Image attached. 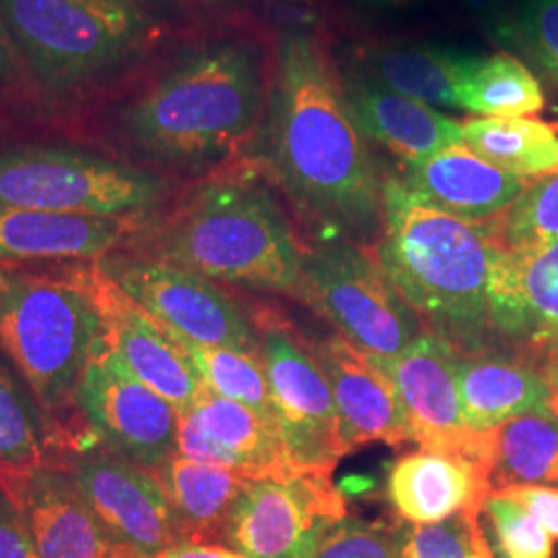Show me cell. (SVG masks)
Masks as SVG:
<instances>
[{
	"instance_id": "6da1fadb",
	"label": "cell",
	"mask_w": 558,
	"mask_h": 558,
	"mask_svg": "<svg viewBox=\"0 0 558 558\" xmlns=\"http://www.w3.org/2000/svg\"><path fill=\"white\" fill-rule=\"evenodd\" d=\"M274 46L246 27L168 44L89 114L119 160L199 180L246 160L267 106Z\"/></svg>"
},
{
	"instance_id": "7a4b0ae2",
	"label": "cell",
	"mask_w": 558,
	"mask_h": 558,
	"mask_svg": "<svg viewBox=\"0 0 558 558\" xmlns=\"http://www.w3.org/2000/svg\"><path fill=\"white\" fill-rule=\"evenodd\" d=\"M248 160L283 195L308 239L377 244L387 177L319 32L290 25L274 44L267 106Z\"/></svg>"
},
{
	"instance_id": "3957f363",
	"label": "cell",
	"mask_w": 558,
	"mask_h": 558,
	"mask_svg": "<svg viewBox=\"0 0 558 558\" xmlns=\"http://www.w3.org/2000/svg\"><path fill=\"white\" fill-rule=\"evenodd\" d=\"M124 251L244 290L300 296L304 242L251 160L180 191Z\"/></svg>"
},
{
	"instance_id": "277c9868",
	"label": "cell",
	"mask_w": 558,
	"mask_h": 558,
	"mask_svg": "<svg viewBox=\"0 0 558 558\" xmlns=\"http://www.w3.org/2000/svg\"><path fill=\"white\" fill-rule=\"evenodd\" d=\"M371 251L424 333L449 341L461 354L486 348L493 336L490 279L500 255L493 220L449 216L387 177L383 232Z\"/></svg>"
},
{
	"instance_id": "5b68a950",
	"label": "cell",
	"mask_w": 558,
	"mask_h": 558,
	"mask_svg": "<svg viewBox=\"0 0 558 558\" xmlns=\"http://www.w3.org/2000/svg\"><path fill=\"white\" fill-rule=\"evenodd\" d=\"M0 15L48 106L112 92L170 44V21L126 0H0Z\"/></svg>"
},
{
	"instance_id": "8992f818",
	"label": "cell",
	"mask_w": 558,
	"mask_h": 558,
	"mask_svg": "<svg viewBox=\"0 0 558 558\" xmlns=\"http://www.w3.org/2000/svg\"><path fill=\"white\" fill-rule=\"evenodd\" d=\"M104 341L87 269L52 276L0 267V348L44 412L75 405L83 373Z\"/></svg>"
},
{
	"instance_id": "52a82bcc",
	"label": "cell",
	"mask_w": 558,
	"mask_h": 558,
	"mask_svg": "<svg viewBox=\"0 0 558 558\" xmlns=\"http://www.w3.org/2000/svg\"><path fill=\"white\" fill-rule=\"evenodd\" d=\"M179 193V180L92 149L0 147V207L149 220Z\"/></svg>"
},
{
	"instance_id": "ba28073f",
	"label": "cell",
	"mask_w": 558,
	"mask_h": 558,
	"mask_svg": "<svg viewBox=\"0 0 558 558\" xmlns=\"http://www.w3.org/2000/svg\"><path fill=\"white\" fill-rule=\"evenodd\" d=\"M300 299L366 356H396L422 331L373 251L348 240L304 242Z\"/></svg>"
},
{
	"instance_id": "9c48e42d",
	"label": "cell",
	"mask_w": 558,
	"mask_h": 558,
	"mask_svg": "<svg viewBox=\"0 0 558 558\" xmlns=\"http://www.w3.org/2000/svg\"><path fill=\"white\" fill-rule=\"evenodd\" d=\"M92 265L172 336L260 354L257 323L211 279L129 251L110 253Z\"/></svg>"
},
{
	"instance_id": "30bf717a",
	"label": "cell",
	"mask_w": 558,
	"mask_h": 558,
	"mask_svg": "<svg viewBox=\"0 0 558 558\" xmlns=\"http://www.w3.org/2000/svg\"><path fill=\"white\" fill-rule=\"evenodd\" d=\"M345 518L331 474L251 480L220 539L246 558H315Z\"/></svg>"
},
{
	"instance_id": "8fae6325",
	"label": "cell",
	"mask_w": 558,
	"mask_h": 558,
	"mask_svg": "<svg viewBox=\"0 0 558 558\" xmlns=\"http://www.w3.org/2000/svg\"><path fill=\"white\" fill-rule=\"evenodd\" d=\"M276 317L265 313L255 323L279 428L304 470L333 474L339 459L350 449L341 437L329 383L313 343Z\"/></svg>"
},
{
	"instance_id": "7c38bea8",
	"label": "cell",
	"mask_w": 558,
	"mask_h": 558,
	"mask_svg": "<svg viewBox=\"0 0 558 558\" xmlns=\"http://www.w3.org/2000/svg\"><path fill=\"white\" fill-rule=\"evenodd\" d=\"M458 356L449 341L424 333L396 356L368 359L391 380L420 451L472 459L488 470L490 433H476L465 422L456 380Z\"/></svg>"
},
{
	"instance_id": "4fadbf2b",
	"label": "cell",
	"mask_w": 558,
	"mask_h": 558,
	"mask_svg": "<svg viewBox=\"0 0 558 558\" xmlns=\"http://www.w3.org/2000/svg\"><path fill=\"white\" fill-rule=\"evenodd\" d=\"M64 472L114 542L120 558L156 557L184 539L154 470L104 447L75 456Z\"/></svg>"
},
{
	"instance_id": "5bb4252c",
	"label": "cell",
	"mask_w": 558,
	"mask_h": 558,
	"mask_svg": "<svg viewBox=\"0 0 558 558\" xmlns=\"http://www.w3.org/2000/svg\"><path fill=\"white\" fill-rule=\"evenodd\" d=\"M75 405L106 449L143 468L177 453L179 412L120 362L108 338L83 373Z\"/></svg>"
},
{
	"instance_id": "9a60e30c",
	"label": "cell",
	"mask_w": 558,
	"mask_h": 558,
	"mask_svg": "<svg viewBox=\"0 0 558 558\" xmlns=\"http://www.w3.org/2000/svg\"><path fill=\"white\" fill-rule=\"evenodd\" d=\"M179 416L177 453L184 458L228 468L251 480L317 474L300 465L276 420L239 401L205 391Z\"/></svg>"
},
{
	"instance_id": "2e32d148",
	"label": "cell",
	"mask_w": 558,
	"mask_h": 558,
	"mask_svg": "<svg viewBox=\"0 0 558 558\" xmlns=\"http://www.w3.org/2000/svg\"><path fill=\"white\" fill-rule=\"evenodd\" d=\"M106 325V338L120 362L182 414L207 391L195 366L174 338L94 265L85 267Z\"/></svg>"
},
{
	"instance_id": "e0dca14e",
	"label": "cell",
	"mask_w": 558,
	"mask_h": 558,
	"mask_svg": "<svg viewBox=\"0 0 558 558\" xmlns=\"http://www.w3.org/2000/svg\"><path fill=\"white\" fill-rule=\"evenodd\" d=\"M0 488L20 507L38 558H120L66 472L41 463L0 474Z\"/></svg>"
},
{
	"instance_id": "ac0fdd59",
	"label": "cell",
	"mask_w": 558,
	"mask_h": 558,
	"mask_svg": "<svg viewBox=\"0 0 558 558\" xmlns=\"http://www.w3.org/2000/svg\"><path fill=\"white\" fill-rule=\"evenodd\" d=\"M311 343L329 383L341 437L350 451L368 442L399 447L412 440L398 393L379 366L338 333Z\"/></svg>"
},
{
	"instance_id": "d6986e66",
	"label": "cell",
	"mask_w": 558,
	"mask_h": 558,
	"mask_svg": "<svg viewBox=\"0 0 558 558\" xmlns=\"http://www.w3.org/2000/svg\"><path fill=\"white\" fill-rule=\"evenodd\" d=\"M488 299L493 336L558 354V240L525 253L500 246Z\"/></svg>"
},
{
	"instance_id": "ffe728a7",
	"label": "cell",
	"mask_w": 558,
	"mask_h": 558,
	"mask_svg": "<svg viewBox=\"0 0 558 558\" xmlns=\"http://www.w3.org/2000/svg\"><path fill=\"white\" fill-rule=\"evenodd\" d=\"M396 179L410 197L468 221L499 218L527 184L482 160L465 143L403 163Z\"/></svg>"
},
{
	"instance_id": "44dd1931",
	"label": "cell",
	"mask_w": 558,
	"mask_h": 558,
	"mask_svg": "<svg viewBox=\"0 0 558 558\" xmlns=\"http://www.w3.org/2000/svg\"><path fill=\"white\" fill-rule=\"evenodd\" d=\"M145 221L0 207V263L100 259L124 251Z\"/></svg>"
},
{
	"instance_id": "7402d4cb",
	"label": "cell",
	"mask_w": 558,
	"mask_h": 558,
	"mask_svg": "<svg viewBox=\"0 0 558 558\" xmlns=\"http://www.w3.org/2000/svg\"><path fill=\"white\" fill-rule=\"evenodd\" d=\"M341 75L362 135L403 163L463 143V122L445 117L435 106L385 89L352 69Z\"/></svg>"
},
{
	"instance_id": "603a6c76",
	"label": "cell",
	"mask_w": 558,
	"mask_h": 558,
	"mask_svg": "<svg viewBox=\"0 0 558 558\" xmlns=\"http://www.w3.org/2000/svg\"><path fill=\"white\" fill-rule=\"evenodd\" d=\"M490 493L484 465L430 451L403 456L387 480V497L408 523H437L461 511H484Z\"/></svg>"
},
{
	"instance_id": "cb8c5ba5",
	"label": "cell",
	"mask_w": 558,
	"mask_h": 558,
	"mask_svg": "<svg viewBox=\"0 0 558 558\" xmlns=\"http://www.w3.org/2000/svg\"><path fill=\"white\" fill-rule=\"evenodd\" d=\"M456 380L465 422L476 433H490L521 414L555 410L546 375L525 360L459 352Z\"/></svg>"
},
{
	"instance_id": "d4e9b609",
	"label": "cell",
	"mask_w": 558,
	"mask_h": 558,
	"mask_svg": "<svg viewBox=\"0 0 558 558\" xmlns=\"http://www.w3.org/2000/svg\"><path fill=\"white\" fill-rule=\"evenodd\" d=\"M470 59L426 41H362L354 48L352 71L401 96L459 110L458 83Z\"/></svg>"
},
{
	"instance_id": "484cf974",
	"label": "cell",
	"mask_w": 558,
	"mask_h": 558,
	"mask_svg": "<svg viewBox=\"0 0 558 558\" xmlns=\"http://www.w3.org/2000/svg\"><path fill=\"white\" fill-rule=\"evenodd\" d=\"M179 519L184 539L220 538L242 490L251 478L234 470L201 463L174 453L154 470Z\"/></svg>"
},
{
	"instance_id": "4316f807",
	"label": "cell",
	"mask_w": 558,
	"mask_h": 558,
	"mask_svg": "<svg viewBox=\"0 0 558 558\" xmlns=\"http://www.w3.org/2000/svg\"><path fill=\"white\" fill-rule=\"evenodd\" d=\"M459 110L474 119H534L546 106L538 77L511 52L474 57L458 83Z\"/></svg>"
},
{
	"instance_id": "83f0119b",
	"label": "cell",
	"mask_w": 558,
	"mask_h": 558,
	"mask_svg": "<svg viewBox=\"0 0 558 558\" xmlns=\"http://www.w3.org/2000/svg\"><path fill=\"white\" fill-rule=\"evenodd\" d=\"M493 490L558 482V414L530 412L490 430Z\"/></svg>"
},
{
	"instance_id": "f1b7e54d",
	"label": "cell",
	"mask_w": 558,
	"mask_h": 558,
	"mask_svg": "<svg viewBox=\"0 0 558 558\" xmlns=\"http://www.w3.org/2000/svg\"><path fill=\"white\" fill-rule=\"evenodd\" d=\"M463 143L484 161L521 180L558 172V129L538 119H468Z\"/></svg>"
},
{
	"instance_id": "f546056e",
	"label": "cell",
	"mask_w": 558,
	"mask_h": 558,
	"mask_svg": "<svg viewBox=\"0 0 558 558\" xmlns=\"http://www.w3.org/2000/svg\"><path fill=\"white\" fill-rule=\"evenodd\" d=\"M172 338L195 366L201 383L205 385L207 391L220 398L239 401L242 405L259 412L260 416L278 422L260 354H248V352H239L230 348L199 345L179 336H172Z\"/></svg>"
},
{
	"instance_id": "4dcf8cb0",
	"label": "cell",
	"mask_w": 558,
	"mask_h": 558,
	"mask_svg": "<svg viewBox=\"0 0 558 558\" xmlns=\"http://www.w3.org/2000/svg\"><path fill=\"white\" fill-rule=\"evenodd\" d=\"M497 242L509 253H525L558 240V172L532 180L499 218Z\"/></svg>"
},
{
	"instance_id": "1f68e13d",
	"label": "cell",
	"mask_w": 558,
	"mask_h": 558,
	"mask_svg": "<svg viewBox=\"0 0 558 558\" xmlns=\"http://www.w3.org/2000/svg\"><path fill=\"white\" fill-rule=\"evenodd\" d=\"M41 458L44 426L38 408L0 364V474L41 465Z\"/></svg>"
},
{
	"instance_id": "d6a6232c",
	"label": "cell",
	"mask_w": 558,
	"mask_h": 558,
	"mask_svg": "<svg viewBox=\"0 0 558 558\" xmlns=\"http://www.w3.org/2000/svg\"><path fill=\"white\" fill-rule=\"evenodd\" d=\"M482 511H461L437 523H408L393 532L399 558H495Z\"/></svg>"
},
{
	"instance_id": "836d02e7",
	"label": "cell",
	"mask_w": 558,
	"mask_h": 558,
	"mask_svg": "<svg viewBox=\"0 0 558 558\" xmlns=\"http://www.w3.org/2000/svg\"><path fill=\"white\" fill-rule=\"evenodd\" d=\"M484 513L490 521L502 557H555V539L519 500L502 490H493L484 502Z\"/></svg>"
},
{
	"instance_id": "e575fe53",
	"label": "cell",
	"mask_w": 558,
	"mask_h": 558,
	"mask_svg": "<svg viewBox=\"0 0 558 558\" xmlns=\"http://www.w3.org/2000/svg\"><path fill=\"white\" fill-rule=\"evenodd\" d=\"M515 25L519 46L558 83V0H521Z\"/></svg>"
},
{
	"instance_id": "d590c367",
	"label": "cell",
	"mask_w": 558,
	"mask_h": 558,
	"mask_svg": "<svg viewBox=\"0 0 558 558\" xmlns=\"http://www.w3.org/2000/svg\"><path fill=\"white\" fill-rule=\"evenodd\" d=\"M315 558H399V553L391 530L345 518L323 542Z\"/></svg>"
},
{
	"instance_id": "8d00e7d4",
	"label": "cell",
	"mask_w": 558,
	"mask_h": 558,
	"mask_svg": "<svg viewBox=\"0 0 558 558\" xmlns=\"http://www.w3.org/2000/svg\"><path fill=\"white\" fill-rule=\"evenodd\" d=\"M0 558H38L15 500L0 488Z\"/></svg>"
},
{
	"instance_id": "74e56055",
	"label": "cell",
	"mask_w": 558,
	"mask_h": 558,
	"mask_svg": "<svg viewBox=\"0 0 558 558\" xmlns=\"http://www.w3.org/2000/svg\"><path fill=\"white\" fill-rule=\"evenodd\" d=\"M480 27L493 38L505 44H519L515 17L509 13L507 0H459Z\"/></svg>"
},
{
	"instance_id": "f35d334b",
	"label": "cell",
	"mask_w": 558,
	"mask_h": 558,
	"mask_svg": "<svg viewBox=\"0 0 558 558\" xmlns=\"http://www.w3.org/2000/svg\"><path fill=\"white\" fill-rule=\"evenodd\" d=\"M502 493L519 500L534 518L538 519L539 525L548 532V536L558 539V488L536 484L502 488Z\"/></svg>"
},
{
	"instance_id": "ab89813d",
	"label": "cell",
	"mask_w": 558,
	"mask_h": 558,
	"mask_svg": "<svg viewBox=\"0 0 558 558\" xmlns=\"http://www.w3.org/2000/svg\"><path fill=\"white\" fill-rule=\"evenodd\" d=\"M151 558H246L226 544L218 542H193L182 539L179 544L166 548L160 555Z\"/></svg>"
},
{
	"instance_id": "60d3db41",
	"label": "cell",
	"mask_w": 558,
	"mask_h": 558,
	"mask_svg": "<svg viewBox=\"0 0 558 558\" xmlns=\"http://www.w3.org/2000/svg\"><path fill=\"white\" fill-rule=\"evenodd\" d=\"M21 77L23 75H21L20 60H17L15 48L11 44L4 21L0 15V92L11 87L13 83H17Z\"/></svg>"
},
{
	"instance_id": "b9f144b4",
	"label": "cell",
	"mask_w": 558,
	"mask_h": 558,
	"mask_svg": "<svg viewBox=\"0 0 558 558\" xmlns=\"http://www.w3.org/2000/svg\"><path fill=\"white\" fill-rule=\"evenodd\" d=\"M126 2H133L141 9L158 15L161 20L170 21V23L180 17L186 9V0H126Z\"/></svg>"
},
{
	"instance_id": "7bdbcfd3",
	"label": "cell",
	"mask_w": 558,
	"mask_h": 558,
	"mask_svg": "<svg viewBox=\"0 0 558 558\" xmlns=\"http://www.w3.org/2000/svg\"><path fill=\"white\" fill-rule=\"evenodd\" d=\"M546 379L553 387V396H555V410L558 412V359L548 360V368H546Z\"/></svg>"
},
{
	"instance_id": "ee69618b",
	"label": "cell",
	"mask_w": 558,
	"mask_h": 558,
	"mask_svg": "<svg viewBox=\"0 0 558 558\" xmlns=\"http://www.w3.org/2000/svg\"><path fill=\"white\" fill-rule=\"evenodd\" d=\"M195 2L205 4V7H209V9H230V7H234L240 0H195Z\"/></svg>"
},
{
	"instance_id": "f6af8a7d",
	"label": "cell",
	"mask_w": 558,
	"mask_h": 558,
	"mask_svg": "<svg viewBox=\"0 0 558 558\" xmlns=\"http://www.w3.org/2000/svg\"><path fill=\"white\" fill-rule=\"evenodd\" d=\"M366 2H373V4H379V7H393V9H403V7H410L414 0H366Z\"/></svg>"
}]
</instances>
